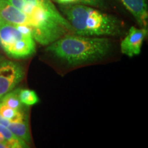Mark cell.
I'll return each mask as SVG.
<instances>
[{
    "label": "cell",
    "instance_id": "1",
    "mask_svg": "<svg viewBox=\"0 0 148 148\" xmlns=\"http://www.w3.org/2000/svg\"><path fill=\"white\" fill-rule=\"evenodd\" d=\"M25 13L30 22L34 40L47 46L64 35L74 33L68 20L51 0H8Z\"/></svg>",
    "mask_w": 148,
    "mask_h": 148
},
{
    "label": "cell",
    "instance_id": "2",
    "mask_svg": "<svg viewBox=\"0 0 148 148\" xmlns=\"http://www.w3.org/2000/svg\"><path fill=\"white\" fill-rule=\"evenodd\" d=\"M112 44L105 37L83 36L71 33L47 45L46 51L70 65L93 62L110 52Z\"/></svg>",
    "mask_w": 148,
    "mask_h": 148
},
{
    "label": "cell",
    "instance_id": "3",
    "mask_svg": "<svg viewBox=\"0 0 148 148\" xmlns=\"http://www.w3.org/2000/svg\"><path fill=\"white\" fill-rule=\"evenodd\" d=\"M60 9L75 34L102 37L116 36L121 32V23L117 18L95 7L72 4L62 5Z\"/></svg>",
    "mask_w": 148,
    "mask_h": 148
},
{
    "label": "cell",
    "instance_id": "4",
    "mask_svg": "<svg viewBox=\"0 0 148 148\" xmlns=\"http://www.w3.org/2000/svg\"><path fill=\"white\" fill-rule=\"evenodd\" d=\"M0 46L7 55L16 59L27 58L36 51L32 36L23 34L15 25L5 21L0 25Z\"/></svg>",
    "mask_w": 148,
    "mask_h": 148
},
{
    "label": "cell",
    "instance_id": "5",
    "mask_svg": "<svg viewBox=\"0 0 148 148\" xmlns=\"http://www.w3.org/2000/svg\"><path fill=\"white\" fill-rule=\"evenodd\" d=\"M23 76V69L19 64L9 60L0 62V99L14 90Z\"/></svg>",
    "mask_w": 148,
    "mask_h": 148
},
{
    "label": "cell",
    "instance_id": "6",
    "mask_svg": "<svg viewBox=\"0 0 148 148\" xmlns=\"http://www.w3.org/2000/svg\"><path fill=\"white\" fill-rule=\"evenodd\" d=\"M147 35V28L131 27L128 33L121 42V51L127 56L133 57L141 51L143 41Z\"/></svg>",
    "mask_w": 148,
    "mask_h": 148
},
{
    "label": "cell",
    "instance_id": "7",
    "mask_svg": "<svg viewBox=\"0 0 148 148\" xmlns=\"http://www.w3.org/2000/svg\"><path fill=\"white\" fill-rule=\"evenodd\" d=\"M0 17L6 23L12 25H26L31 29L27 16L11 4L8 0H0Z\"/></svg>",
    "mask_w": 148,
    "mask_h": 148
},
{
    "label": "cell",
    "instance_id": "8",
    "mask_svg": "<svg viewBox=\"0 0 148 148\" xmlns=\"http://www.w3.org/2000/svg\"><path fill=\"white\" fill-rule=\"evenodd\" d=\"M125 8L132 14L140 27L147 28L148 8L146 0H119Z\"/></svg>",
    "mask_w": 148,
    "mask_h": 148
},
{
    "label": "cell",
    "instance_id": "9",
    "mask_svg": "<svg viewBox=\"0 0 148 148\" xmlns=\"http://www.w3.org/2000/svg\"><path fill=\"white\" fill-rule=\"evenodd\" d=\"M8 128L16 137L25 142L27 144L30 142V134L26 120L20 122H11Z\"/></svg>",
    "mask_w": 148,
    "mask_h": 148
},
{
    "label": "cell",
    "instance_id": "10",
    "mask_svg": "<svg viewBox=\"0 0 148 148\" xmlns=\"http://www.w3.org/2000/svg\"><path fill=\"white\" fill-rule=\"evenodd\" d=\"M0 114L10 122H20L26 120L25 114L21 110L9 108L1 102L0 103Z\"/></svg>",
    "mask_w": 148,
    "mask_h": 148
},
{
    "label": "cell",
    "instance_id": "11",
    "mask_svg": "<svg viewBox=\"0 0 148 148\" xmlns=\"http://www.w3.org/2000/svg\"><path fill=\"white\" fill-rule=\"evenodd\" d=\"M18 92L19 89L11 90L1 98V102L9 108L14 110H21L23 108V103L20 101Z\"/></svg>",
    "mask_w": 148,
    "mask_h": 148
},
{
    "label": "cell",
    "instance_id": "12",
    "mask_svg": "<svg viewBox=\"0 0 148 148\" xmlns=\"http://www.w3.org/2000/svg\"><path fill=\"white\" fill-rule=\"evenodd\" d=\"M18 97L21 103L25 106H32L39 101V99L36 92L32 90L19 89Z\"/></svg>",
    "mask_w": 148,
    "mask_h": 148
},
{
    "label": "cell",
    "instance_id": "13",
    "mask_svg": "<svg viewBox=\"0 0 148 148\" xmlns=\"http://www.w3.org/2000/svg\"><path fill=\"white\" fill-rule=\"evenodd\" d=\"M53 1L62 5L82 4L90 5L95 8H101L104 5V0H53Z\"/></svg>",
    "mask_w": 148,
    "mask_h": 148
},
{
    "label": "cell",
    "instance_id": "14",
    "mask_svg": "<svg viewBox=\"0 0 148 148\" xmlns=\"http://www.w3.org/2000/svg\"><path fill=\"white\" fill-rule=\"evenodd\" d=\"M10 123L11 122L10 121H8V119H6L5 118H4L3 116H2L1 114H0V125H3V126L8 127V126Z\"/></svg>",
    "mask_w": 148,
    "mask_h": 148
},
{
    "label": "cell",
    "instance_id": "15",
    "mask_svg": "<svg viewBox=\"0 0 148 148\" xmlns=\"http://www.w3.org/2000/svg\"><path fill=\"white\" fill-rule=\"evenodd\" d=\"M0 148H8V146L5 143H0Z\"/></svg>",
    "mask_w": 148,
    "mask_h": 148
},
{
    "label": "cell",
    "instance_id": "16",
    "mask_svg": "<svg viewBox=\"0 0 148 148\" xmlns=\"http://www.w3.org/2000/svg\"><path fill=\"white\" fill-rule=\"evenodd\" d=\"M3 23V19L2 18H1V17H0V25H1V24H2Z\"/></svg>",
    "mask_w": 148,
    "mask_h": 148
},
{
    "label": "cell",
    "instance_id": "17",
    "mask_svg": "<svg viewBox=\"0 0 148 148\" xmlns=\"http://www.w3.org/2000/svg\"><path fill=\"white\" fill-rule=\"evenodd\" d=\"M0 103H1V99H0Z\"/></svg>",
    "mask_w": 148,
    "mask_h": 148
}]
</instances>
